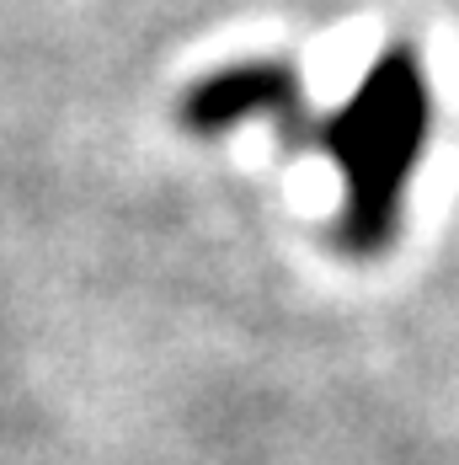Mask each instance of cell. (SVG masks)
Returning a JSON list of instances; mask_svg holds the SVG:
<instances>
[{"instance_id":"obj_1","label":"cell","mask_w":459,"mask_h":465,"mask_svg":"<svg viewBox=\"0 0 459 465\" xmlns=\"http://www.w3.org/2000/svg\"><path fill=\"white\" fill-rule=\"evenodd\" d=\"M433 129V92L412 44H390L353 96L310 124V144H321L342 172V214L337 241L353 257H374L401 235L406 187L427 150Z\"/></svg>"},{"instance_id":"obj_2","label":"cell","mask_w":459,"mask_h":465,"mask_svg":"<svg viewBox=\"0 0 459 465\" xmlns=\"http://www.w3.org/2000/svg\"><path fill=\"white\" fill-rule=\"evenodd\" d=\"M251 118H273L283 129V140H310V124L305 118V92H299V75L294 64L283 59H251V64H230L220 75L198 81L182 96V124L192 134L214 140L225 129H240Z\"/></svg>"}]
</instances>
